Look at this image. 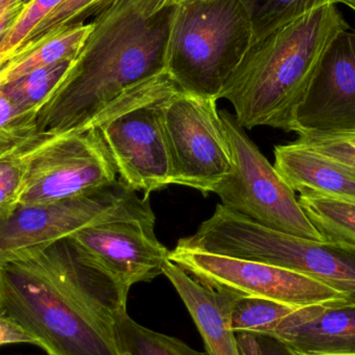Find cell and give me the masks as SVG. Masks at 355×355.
I'll use <instances>...</instances> for the list:
<instances>
[{"label": "cell", "mask_w": 355, "mask_h": 355, "mask_svg": "<svg viewBox=\"0 0 355 355\" xmlns=\"http://www.w3.org/2000/svg\"><path fill=\"white\" fill-rule=\"evenodd\" d=\"M128 294L69 239L0 267V315L49 355H122Z\"/></svg>", "instance_id": "obj_1"}, {"label": "cell", "mask_w": 355, "mask_h": 355, "mask_svg": "<svg viewBox=\"0 0 355 355\" xmlns=\"http://www.w3.org/2000/svg\"><path fill=\"white\" fill-rule=\"evenodd\" d=\"M176 3L172 0H116L93 29L66 76L37 112V130H83L127 89L166 71V52Z\"/></svg>", "instance_id": "obj_2"}, {"label": "cell", "mask_w": 355, "mask_h": 355, "mask_svg": "<svg viewBox=\"0 0 355 355\" xmlns=\"http://www.w3.org/2000/svg\"><path fill=\"white\" fill-rule=\"evenodd\" d=\"M349 28L335 4L322 6L254 40L225 81L240 126L291 132L292 119L331 40Z\"/></svg>", "instance_id": "obj_3"}, {"label": "cell", "mask_w": 355, "mask_h": 355, "mask_svg": "<svg viewBox=\"0 0 355 355\" xmlns=\"http://www.w3.org/2000/svg\"><path fill=\"white\" fill-rule=\"evenodd\" d=\"M178 244L297 271L341 292L355 304V245L317 241L263 227L217 205L210 218Z\"/></svg>", "instance_id": "obj_4"}, {"label": "cell", "mask_w": 355, "mask_h": 355, "mask_svg": "<svg viewBox=\"0 0 355 355\" xmlns=\"http://www.w3.org/2000/svg\"><path fill=\"white\" fill-rule=\"evenodd\" d=\"M252 40L241 0H182L173 17L166 70L185 93L218 100Z\"/></svg>", "instance_id": "obj_5"}, {"label": "cell", "mask_w": 355, "mask_h": 355, "mask_svg": "<svg viewBox=\"0 0 355 355\" xmlns=\"http://www.w3.org/2000/svg\"><path fill=\"white\" fill-rule=\"evenodd\" d=\"M179 91L164 71L127 89L83 129H97L121 181L147 198L171 185L164 110Z\"/></svg>", "instance_id": "obj_6"}, {"label": "cell", "mask_w": 355, "mask_h": 355, "mask_svg": "<svg viewBox=\"0 0 355 355\" xmlns=\"http://www.w3.org/2000/svg\"><path fill=\"white\" fill-rule=\"evenodd\" d=\"M118 220L155 223L150 198L118 179L58 202L17 204L0 212V267L81 230Z\"/></svg>", "instance_id": "obj_7"}, {"label": "cell", "mask_w": 355, "mask_h": 355, "mask_svg": "<svg viewBox=\"0 0 355 355\" xmlns=\"http://www.w3.org/2000/svg\"><path fill=\"white\" fill-rule=\"evenodd\" d=\"M232 155V172L214 193L227 210L296 237L327 241L306 216L295 192L246 135L235 114L219 110Z\"/></svg>", "instance_id": "obj_8"}, {"label": "cell", "mask_w": 355, "mask_h": 355, "mask_svg": "<svg viewBox=\"0 0 355 355\" xmlns=\"http://www.w3.org/2000/svg\"><path fill=\"white\" fill-rule=\"evenodd\" d=\"M216 99L177 92L164 110L171 159V184L204 196L232 172V155Z\"/></svg>", "instance_id": "obj_9"}, {"label": "cell", "mask_w": 355, "mask_h": 355, "mask_svg": "<svg viewBox=\"0 0 355 355\" xmlns=\"http://www.w3.org/2000/svg\"><path fill=\"white\" fill-rule=\"evenodd\" d=\"M168 260L213 289L239 296L265 298L302 308L349 302L341 292L297 271L177 244Z\"/></svg>", "instance_id": "obj_10"}, {"label": "cell", "mask_w": 355, "mask_h": 355, "mask_svg": "<svg viewBox=\"0 0 355 355\" xmlns=\"http://www.w3.org/2000/svg\"><path fill=\"white\" fill-rule=\"evenodd\" d=\"M116 170L97 129L44 135L29 152L18 204L51 202L116 180Z\"/></svg>", "instance_id": "obj_11"}, {"label": "cell", "mask_w": 355, "mask_h": 355, "mask_svg": "<svg viewBox=\"0 0 355 355\" xmlns=\"http://www.w3.org/2000/svg\"><path fill=\"white\" fill-rule=\"evenodd\" d=\"M292 132L355 131V31H340L325 48L294 112Z\"/></svg>", "instance_id": "obj_12"}, {"label": "cell", "mask_w": 355, "mask_h": 355, "mask_svg": "<svg viewBox=\"0 0 355 355\" xmlns=\"http://www.w3.org/2000/svg\"><path fill=\"white\" fill-rule=\"evenodd\" d=\"M68 239L128 290L162 275L170 256L156 237L153 221H110L81 230Z\"/></svg>", "instance_id": "obj_13"}, {"label": "cell", "mask_w": 355, "mask_h": 355, "mask_svg": "<svg viewBox=\"0 0 355 355\" xmlns=\"http://www.w3.org/2000/svg\"><path fill=\"white\" fill-rule=\"evenodd\" d=\"M267 336L302 355H355V304H314L296 309Z\"/></svg>", "instance_id": "obj_14"}, {"label": "cell", "mask_w": 355, "mask_h": 355, "mask_svg": "<svg viewBox=\"0 0 355 355\" xmlns=\"http://www.w3.org/2000/svg\"><path fill=\"white\" fill-rule=\"evenodd\" d=\"M176 289L202 336L209 355H241L236 334L231 329V314L237 294L202 285L181 267L168 260L162 269Z\"/></svg>", "instance_id": "obj_15"}, {"label": "cell", "mask_w": 355, "mask_h": 355, "mask_svg": "<svg viewBox=\"0 0 355 355\" xmlns=\"http://www.w3.org/2000/svg\"><path fill=\"white\" fill-rule=\"evenodd\" d=\"M275 168L294 192L355 200V168L297 141L275 148Z\"/></svg>", "instance_id": "obj_16"}, {"label": "cell", "mask_w": 355, "mask_h": 355, "mask_svg": "<svg viewBox=\"0 0 355 355\" xmlns=\"http://www.w3.org/2000/svg\"><path fill=\"white\" fill-rule=\"evenodd\" d=\"M93 29V23L60 31L31 51L15 56L0 68V87L37 69L74 60Z\"/></svg>", "instance_id": "obj_17"}, {"label": "cell", "mask_w": 355, "mask_h": 355, "mask_svg": "<svg viewBox=\"0 0 355 355\" xmlns=\"http://www.w3.org/2000/svg\"><path fill=\"white\" fill-rule=\"evenodd\" d=\"M42 137L37 127L0 133V212H8L18 204L29 152Z\"/></svg>", "instance_id": "obj_18"}, {"label": "cell", "mask_w": 355, "mask_h": 355, "mask_svg": "<svg viewBox=\"0 0 355 355\" xmlns=\"http://www.w3.org/2000/svg\"><path fill=\"white\" fill-rule=\"evenodd\" d=\"M298 202L325 240L355 245V200L308 193Z\"/></svg>", "instance_id": "obj_19"}, {"label": "cell", "mask_w": 355, "mask_h": 355, "mask_svg": "<svg viewBox=\"0 0 355 355\" xmlns=\"http://www.w3.org/2000/svg\"><path fill=\"white\" fill-rule=\"evenodd\" d=\"M114 331L122 355H209L194 350L177 338L139 324L128 313L116 321Z\"/></svg>", "instance_id": "obj_20"}, {"label": "cell", "mask_w": 355, "mask_h": 355, "mask_svg": "<svg viewBox=\"0 0 355 355\" xmlns=\"http://www.w3.org/2000/svg\"><path fill=\"white\" fill-rule=\"evenodd\" d=\"M73 60L37 69L1 85V89L25 114H37L66 76Z\"/></svg>", "instance_id": "obj_21"}, {"label": "cell", "mask_w": 355, "mask_h": 355, "mask_svg": "<svg viewBox=\"0 0 355 355\" xmlns=\"http://www.w3.org/2000/svg\"><path fill=\"white\" fill-rule=\"evenodd\" d=\"M114 1L116 0H64L31 31L10 58L31 51L60 31L85 24L89 17H97Z\"/></svg>", "instance_id": "obj_22"}, {"label": "cell", "mask_w": 355, "mask_h": 355, "mask_svg": "<svg viewBox=\"0 0 355 355\" xmlns=\"http://www.w3.org/2000/svg\"><path fill=\"white\" fill-rule=\"evenodd\" d=\"M241 2L250 17L254 40H257L317 8L341 3V0H241Z\"/></svg>", "instance_id": "obj_23"}, {"label": "cell", "mask_w": 355, "mask_h": 355, "mask_svg": "<svg viewBox=\"0 0 355 355\" xmlns=\"http://www.w3.org/2000/svg\"><path fill=\"white\" fill-rule=\"evenodd\" d=\"M295 306L265 298L240 296L231 314V329L236 335H267L282 319L295 311Z\"/></svg>", "instance_id": "obj_24"}, {"label": "cell", "mask_w": 355, "mask_h": 355, "mask_svg": "<svg viewBox=\"0 0 355 355\" xmlns=\"http://www.w3.org/2000/svg\"><path fill=\"white\" fill-rule=\"evenodd\" d=\"M62 1L64 0H33L25 6L12 28L0 43V68L12 58L31 31Z\"/></svg>", "instance_id": "obj_25"}, {"label": "cell", "mask_w": 355, "mask_h": 355, "mask_svg": "<svg viewBox=\"0 0 355 355\" xmlns=\"http://www.w3.org/2000/svg\"><path fill=\"white\" fill-rule=\"evenodd\" d=\"M296 141L346 166L355 168V131L298 135Z\"/></svg>", "instance_id": "obj_26"}, {"label": "cell", "mask_w": 355, "mask_h": 355, "mask_svg": "<svg viewBox=\"0 0 355 355\" xmlns=\"http://www.w3.org/2000/svg\"><path fill=\"white\" fill-rule=\"evenodd\" d=\"M236 338L241 355H302L271 336L240 334Z\"/></svg>", "instance_id": "obj_27"}, {"label": "cell", "mask_w": 355, "mask_h": 355, "mask_svg": "<svg viewBox=\"0 0 355 355\" xmlns=\"http://www.w3.org/2000/svg\"><path fill=\"white\" fill-rule=\"evenodd\" d=\"M37 114H25L0 87V133L37 127Z\"/></svg>", "instance_id": "obj_28"}, {"label": "cell", "mask_w": 355, "mask_h": 355, "mask_svg": "<svg viewBox=\"0 0 355 355\" xmlns=\"http://www.w3.org/2000/svg\"><path fill=\"white\" fill-rule=\"evenodd\" d=\"M24 8L22 0H0V43L10 33Z\"/></svg>", "instance_id": "obj_29"}, {"label": "cell", "mask_w": 355, "mask_h": 355, "mask_svg": "<svg viewBox=\"0 0 355 355\" xmlns=\"http://www.w3.org/2000/svg\"><path fill=\"white\" fill-rule=\"evenodd\" d=\"M20 343L37 345L35 340L27 335L14 321L0 315V346Z\"/></svg>", "instance_id": "obj_30"}, {"label": "cell", "mask_w": 355, "mask_h": 355, "mask_svg": "<svg viewBox=\"0 0 355 355\" xmlns=\"http://www.w3.org/2000/svg\"><path fill=\"white\" fill-rule=\"evenodd\" d=\"M341 3L346 4V6L355 10V0H341Z\"/></svg>", "instance_id": "obj_31"}, {"label": "cell", "mask_w": 355, "mask_h": 355, "mask_svg": "<svg viewBox=\"0 0 355 355\" xmlns=\"http://www.w3.org/2000/svg\"><path fill=\"white\" fill-rule=\"evenodd\" d=\"M31 1H33V0H22L23 4H24V6H27V4L31 3Z\"/></svg>", "instance_id": "obj_32"}, {"label": "cell", "mask_w": 355, "mask_h": 355, "mask_svg": "<svg viewBox=\"0 0 355 355\" xmlns=\"http://www.w3.org/2000/svg\"><path fill=\"white\" fill-rule=\"evenodd\" d=\"M174 3H178V2L182 1V0H172Z\"/></svg>", "instance_id": "obj_33"}]
</instances>
